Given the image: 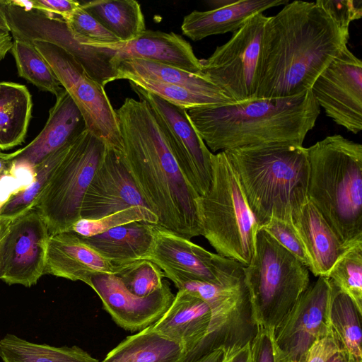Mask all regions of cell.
Segmentation results:
<instances>
[{"label": "cell", "instance_id": "cell-33", "mask_svg": "<svg viewBox=\"0 0 362 362\" xmlns=\"http://www.w3.org/2000/svg\"><path fill=\"white\" fill-rule=\"evenodd\" d=\"M10 52L15 59L18 76L56 98L64 91L50 66L33 43L13 40Z\"/></svg>", "mask_w": 362, "mask_h": 362}, {"label": "cell", "instance_id": "cell-45", "mask_svg": "<svg viewBox=\"0 0 362 362\" xmlns=\"http://www.w3.org/2000/svg\"><path fill=\"white\" fill-rule=\"evenodd\" d=\"M12 219L0 216V279L3 270L4 257Z\"/></svg>", "mask_w": 362, "mask_h": 362}, {"label": "cell", "instance_id": "cell-25", "mask_svg": "<svg viewBox=\"0 0 362 362\" xmlns=\"http://www.w3.org/2000/svg\"><path fill=\"white\" fill-rule=\"evenodd\" d=\"M154 225L132 222L83 239L110 262L115 274L123 267L147 259L153 242Z\"/></svg>", "mask_w": 362, "mask_h": 362}, {"label": "cell", "instance_id": "cell-32", "mask_svg": "<svg viewBox=\"0 0 362 362\" xmlns=\"http://www.w3.org/2000/svg\"><path fill=\"white\" fill-rule=\"evenodd\" d=\"M72 141L51 153L33 168L31 182L11 194L0 206V216L13 219L35 208L41 194L69 151Z\"/></svg>", "mask_w": 362, "mask_h": 362}, {"label": "cell", "instance_id": "cell-27", "mask_svg": "<svg viewBox=\"0 0 362 362\" xmlns=\"http://www.w3.org/2000/svg\"><path fill=\"white\" fill-rule=\"evenodd\" d=\"M32 96L22 84L0 83V151L25 141L32 117Z\"/></svg>", "mask_w": 362, "mask_h": 362}, {"label": "cell", "instance_id": "cell-5", "mask_svg": "<svg viewBox=\"0 0 362 362\" xmlns=\"http://www.w3.org/2000/svg\"><path fill=\"white\" fill-rule=\"evenodd\" d=\"M308 198L346 247L362 243V145L339 134L306 148Z\"/></svg>", "mask_w": 362, "mask_h": 362}, {"label": "cell", "instance_id": "cell-4", "mask_svg": "<svg viewBox=\"0 0 362 362\" xmlns=\"http://www.w3.org/2000/svg\"><path fill=\"white\" fill-rule=\"evenodd\" d=\"M259 227L271 218L290 221L307 197L309 160L303 146L276 144L224 151Z\"/></svg>", "mask_w": 362, "mask_h": 362}, {"label": "cell", "instance_id": "cell-43", "mask_svg": "<svg viewBox=\"0 0 362 362\" xmlns=\"http://www.w3.org/2000/svg\"><path fill=\"white\" fill-rule=\"evenodd\" d=\"M341 351L332 331L316 340L309 349L304 362H327L338 351Z\"/></svg>", "mask_w": 362, "mask_h": 362}, {"label": "cell", "instance_id": "cell-21", "mask_svg": "<svg viewBox=\"0 0 362 362\" xmlns=\"http://www.w3.org/2000/svg\"><path fill=\"white\" fill-rule=\"evenodd\" d=\"M45 274L88 285L92 277L115 274V272L110 262L89 246L82 236L65 231L49 236Z\"/></svg>", "mask_w": 362, "mask_h": 362}, {"label": "cell", "instance_id": "cell-34", "mask_svg": "<svg viewBox=\"0 0 362 362\" xmlns=\"http://www.w3.org/2000/svg\"><path fill=\"white\" fill-rule=\"evenodd\" d=\"M325 277L347 295L362 314V243L347 248Z\"/></svg>", "mask_w": 362, "mask_h": 362}, {"label": "cell", "instance_id": "cell-11", "mask_svg": "<svg viewBox=\"0 0 362 362\" xmlns=\"http://www.w3.org/2000/svg\"><path fill=\"white\" fill-rule=\"evenodd\" d=\"M31 43L49 64L80 110L86 129L107 146L122 152L117 115L105 87L92 78L83 66L63 49L46 42Z\"/></svg>", "mask_w": 362, "mask_h": 362}, {"label": "cell", "instance_id": "cell-26", "mask_svg": "<svg viewBox=\"0 0 362 362\" xmlns=\"http://www.w3.org/2000/svg\"><path fill=\"white\" fill-rule=\"evenodd\" d=\"M177 342L158 333L151 325L128 336L101 362H188Z\"/></svg>", "mask_w": 362, "mask_h": 362}, {"label": "cell", "instance_id": "cell-23", "mask_svg": "<svg viewBox=\"0 0 362 362\" xmlns=\"http://www.w3.org/2000/svg\"><path fill=\"white\" fill-rule=\"evenodd\" d=\"M291 217L308 255L310 272L317 277L326 276L349 247L308 197L292 208Z\"/></svg>", "mask_w": 362, "mask_h": 362}, {"label": "cell", "instance_id": "cell-17", "mask_svg": "<svg viewBox=\"0 0 362 362\" xmlns=\"http://www.w3.org/2000/svg\"><path fill=\"white\" fill-rule=\"evenodd\" d=\"M132 206L148 207L122 152L107 146L103 159L83 197L81 218L98 219Z\"/></svg>", "mask_w": 362, "mask_h": 362}, {"label": "cell", "instance_id": "cell-15", "mask_svg": "<svg viewBox=\"0 0 362 362\" xmlns=\"http://www.w3.org/2000/svg\"><path fill=\"white\" fill-rule=\"evenodd\" d=\"M310 90L336 124L358 134L362 129V62L346 47L319 75Z\"/></svg>", "mask_w": 362, "mask_h": 362}, {"label": "cell", "instance_id": "cell-6", "mask_svg": "<svg viewBox=\"0 0 362 362\" xmlns=\"http://www.w3.org/2000/svg\"><path fill=\"white\" fill-rule=\"evenodd\" d=\"M211 182L200 197L202 235L219 255L247 266L259 226L238 176L224 151L212 153Z\"/></svg>", "mask_w": 362, "mask_h": 362}, {"label": "cell", "instance_id": "cell-20", "mask_svg": "<svg viewBox=\"0 0 362 362\" xmlns=\"http://www.w3.org/2000/svg\"><path fill=\"white\" fill-rule=\"evenodd\" d=\"M95 43L114 52L112 64L116 70L122 61L140 59L200 74V59L195 56L192 46L173 32L146 30L128 42Z\"/></svg>", "mask_w": 362, "mask_h": 362}, {"label": "cell", "instance_id": "cell-53", "mask_svg": "<svg viewBox=\"0 0 362 362\" xmlns=\"http://www.w3.org/2000/svg\"><path fill=\"white\" fill-rule=\"evenodd\" d=\"M1 83V82H0Z\"/></svg>", "mask_w": 362, "mask_h": 362}, {"label": "cell", "instance_id": "cell-37", "mask_svg": "<svg viewBox=\"0 0 362 362\" xmlns=\"http://www.w3.org/2000/svg\"><path fill=\"white\" fill-rule=\"evenodd\" d=\"M144 221L151 224H158L156 214L148 207L132 206L98 219L78 220L70 231L88 238L105 232L110 229L132 222Z\"/></svg>", "mask_w": 362, "mask_h": 362}, {"label": "cell", "instance_id": "cell-3", "mask_svg": "<svg viewBox=\"0 0 362 362\" xmlns=\"http://www.w3.org/2000/svg\"><path fill=\"white\" fill-rule=\"evenodd\" d=\"M320 112L310 90L291 97L255 98L187 111L213 152L276 144L303 146Z\"/></svg>", "mask_w": 362, "mask_h": 362}, {"label": "cell", "instance_id": "cell-36", "mask_svg": "<svg viewBox=\"0 0 362 362\" xmlns=\"http://www.w3.org/2000/svg\"><path fill=\"white\" fill-rule=\"evenodd\" d=\"M115 275L131 293L140 297L158 291L165 281L162 270L148 259L139 260L123 267Z\"/></svg>", "mask_w": 362, "mask_h": 362}, {"label": "cell", "instance_id": "cell-44", "mask_svg": "<svg viewBox=\"0 0 362 362\" xmlns=\"http://www.w3.org/2000/svg\"><path fill=\"white\" fill-rule=\"evenodd\" d=\"M251 339L226 346L219 362H252Z\"/></svg>", "mask_w": 362, "mask_h": 362}, {"label": "cell", "instance_id": "cell-47", "mask_svg": "<svg viewBox=\"0 0 362 362\" xmlns=\"http://www.w3.org/2000/svg\"><path fill=\"white\" fill-rule=\"evenodd\" d=\"M226 346H219L205 354L204 362H219Z\"/></svg>", "mask_w": 362, "mask_h": 362}, {"label": "cell", "instance_id": "cell-16", "mask_svg": "<svg viewBox=\"0 0 362 362\" xmlns=\"http://www.w3.org/2000/svg\"><path fill=\"white\" fill-rule=\"evenodd\" d=\"M49 234L45 221L34 208L11 220L1 280L30 287L45 274Z\"/></svg>", "mask_w": 362, "mask_h": 362}, {"label": "cell", "instance_id": "cell-13", "mask_svg": "<svg viewBox=\"0 0 362 362\" xmlns=\"http://www.w3.org/2000/svg\"><path fill=\"white\" fill-rule=\"evenodd\" d=\"M139 98L145 100L162 127L169 148L182 173L199 196L211 182V153L194 127L187 111L130 84Z\"/></svg>", "mask_w": 362, "mask_h": 362}, {"label": "cell", "instance_id": "cell-10", "mask_svg": "<svg viewBox=\"0 0 362 362\" xmlns=\"http://www.w3.org/2000/svg\"><path fill=\"white\" fill-rule=\"evenodd\" d=\"M268 19L263 13L253 15L209 58L200 59V74L235 103L255 98L261 42Z\"/></svg>", "mask_w": 362, "mask_h": 362}, {"label": "cell", "instance_id": "cell-19", "mask_svg": "<svg viewBox=\"0 0 362 362\" xmlns=\"http://www.w3.org/2000/svg\"><path fill=\"white\" fill-rule=\"evenodd\" d=\"M83 117L69 94L64 91L56 98L47 122L40 134L28 145L12 153L0 152L9 162L10 174L33 172V168L51 153L72 141L86 129Z\"/></svg>", "mask_w": 362, "mask_h": 362}, {"label": "cell", "instance_id": "cell-9", "mask_svg": "<svg viewBox=\"0 0 362 362\" xmlns=\"http://www.w3.org/2000/svg\"><path fill=\"white\" fill-rule=\"evenodd\" d=\"M0 3L13 40L46 42L63 49L104 87L116 80L112 50L93 42L78 41L61 17L27 8L21 1L0 0Z\"/></svg>", "mask_w": 362, "mask_h": 362}, {"label": "cell", "instance_id": "cell-50", "mask_svg": "<svg viewBox=\"0 0 362 362\" xmlns=\"http://www.w3.org/2000/svg\"><path fill=\"white\" fill-rule=\"evenodd\" d=\"M235 0H216V1H209V4L211 6H213L214 8H221L223 6H226L227 5H229L234 2Z\"/></svg>", "mask_w": 362, "mask_h": 362}, {"label": "cell", "instance_id": "cell-38", "mask_svg": "<svg viewBox=\"0 0 362 362\" xmlns=\"http://www.w3.org/2000/svg\"><path fill=\"white\" fill-rule=\"evenodd\" d=\"M62 19L77 39L100 43L120 42L115 35L83 9L81 4L70 15Z\"/></svg>", "mask_w": 362, "mask_h": 362}, {"label": "cell", "instance_id": "cell-30", "mask_svg": "<svg viewBox=\"0 0 362 362\" xmlns=\"http://www.w3.org/2000/svg\"><path fill=\"white\" fill-rule=\"evenodd\" d=\"M330 282L329 317L332 333L346 362H362V314L351 298Z\"/></svg>", "mask_w": 362, "mask_h": 362}, {"label": "cell", "instance_id": "cell-46", "mask_svg": "<svg viewBox=\"0 0 362 362\" xmlns=\"http://www.w3.org/2000/svg\"><path fill=\"white\" fill-rule=\"evenodd\" d=\"M13 37L10 33L0 30V61L3 60L11 51Z\"/></svg>", "mask_w": 362, "mask_h": 362}, {"label": "cell", "instance_id": "cell-51", "mask_svg": "<svg viewBox=\"0 0 362 362\" xmlns=\"http://www.w3.org/2000/svg\"><path fill=\"white\" fill-rule=\"evenodd\" d=\"M327 362H346L344 354L341 351H338L334 355L331 356Z\"/></svg>", "mask_w": 362, "mask_h": 362}, {"label": "cell", "instance_id": "cell-18", "mask_svg": "<svg viewBox=\"0 0 362 362\" xmlns=\"http://www.w3.org/2000/svg\"><path fill=\"white\" fill-rule=\"evenodd\" d=\"M88 286L99 296L116 324L131 332L140 331L156 322L175 297L166 280L160 289L144 297L131 293L115 274L95 276Z\"/></svg>", "mask_w": 362, "mask_h": 362}, {"label": "cell", "instance_id": "cell-41", "mask_svg": "<svg viewBox=\"0 0 362 362\" xmlns=\"http://www.w3.org/2000/svg\"><path fill=\"white\" fill-rule=\"evenodd\" d=\"M251 347L252 362H284L275 340L274 328H256Z\"/></svg>", "mask_w": 362, "mask_h": 362}, {"label": "cell", "instance_id": "cell-39", "mask_svg": "<svg viewBox=\"0 0 362 362\" xmlns=\"http://www.w3.org/2000/svg\"><path fill=\"white\" fill-rule=\"evenodd\" d=\"M259 228L269 233L310 271L308 255L292 219L288 221L273 217Z\"/></svg>", "mask_w": 362, "mask_h": 362}, {"label": "cell", "instance_id": "cell-49", "mask_svg": "<svg viewBox=\"0 0 362 362\" xmlns=\"http://www.w3.org/2000/svg\"><path fill=\"white\" fill-rule=\"evenodd\" d=\"M11 165L8 161L0 158V178L9 175Z\"/></svg>", "mask_w": 362, "mask_h": 362}, {"label": "cell", "instance_id": "cell-22", "mask_svg": "<svg viewBox=\"0 0 362 362\" xmlns=\"http://www.w3.org/2000/svg\"><path fill=\"white\" fill-rule=\"evenodd\" d=\"M211 311L208 305L184 289H178L164 314L152 328L179 343L189 356L208 339Z\"/></svg>", "mask_w": 362, "mask_h": 362}, {"label": "cell", "instance_id": "cell-14", "mask_svg": "<svg viewBox=\"0 0 362 362\" xmlns=\"http://www.w3.org/2000/svg\"><path fill=\"white\" fill-rule=\"evenodd\" d=\"M331 297L330 281L318 276L274 328L275 340L284 362H304L313 343L332 331Z\"/></svg>", "mask_w": 362, "mask_h": 362}, {"label": "cell", "instance_id": "cell-35", "mask_svg": "<svg viewBox=\"0 0 362 362\" xmlns=\"http://www.w3.org/2000/svg\"><path fill=\"white\" fill-rule=\"evenodd\" d=\"M129 84L146 90L169 103L189 110L216 105H223L233 102L227 96H217L191 90L182 86L146 79H131Z\"/></svg>", "mask_w": 362, "mask_h": 362}, {"label": "cell", "instance_id": "cell-28", "mask_svg": "<svg viewBox=\"0 0 362 362\" xmlns=\"http://www.w3.org/2000/svg\"><path fill=\"white\" fill-rule=\"evenodd\" d=\"M146 79L182 86L199 93L227 96L199 74L152 61L131 59L122 61L117 68L116 80ZM228 97V96H227Z\"/></svg>", "mask_w": 362, "mask_h": 362}, {"label": "cell", "instance_id": "cell-48", "mask_svg": "<svg viewBox=\"0 0 362 362\" xmlns=\"http://www.w3.org/2000/svg\"><path fill=\"white\" fill-rule=\"evenodd\" d=\"M0 30L10 33V28L6 20V14L2 5L0 3Z\"/></svg>", "mask_w": 362, "mask_h": 362}, {"label": "cell", "instance_id": "cell-1", "mask_svg": "<svg viewBox=\"0 0 362 362\" xmlns=\"http://www.w3.org/2000/svg\"><path fill=\"white\" fill-rule=\"evenodd\" d=\"M349 39V30L315 1L285 4L264 26L255 98H286L310 90Z\"/></svg>", "mask_w": 362, "mask_h": 362}, {"label": "cell", "instance_id": "cell-7", "mask_svg": "<svg viewBox=\"0 0 362 362\" xmlns=\"http://www.w3.org/2000/svg\"><path fill=\"white\" fill-rule=\"evenodd\" d=\"M244 267L250 315L256 328H275L310 285L308 269L262 229Z\"/></svg>", "mask_w": 362, "mask_h": 362}, {"label": "cell", "instance_id": "cell-2", "mask_svg": "<svg viewBox=\"0 0 362 362\" xmlns=\"http://www.w3.org/2000/svg\"><path fill=\"white\" fill-rule=\"evenodd\" d=\"M139 99L127 98L116 110L124 162L158 225L187 239L202 235L201 196L180 169L150 105Z\"/></svg>", "mask_w": 362, "mask_h": 362}, {"label": "cell", "instance_id": "cell-52", "mask_svg": "<svg viewBox=\"0 0 362 362\" xmlns=\"http://www.w3.org/2000/svg\"><path fill=\"white\" fill-rule=\"evenodd\" d=\"M205 354L204 355H202V356H200L199 358H197L196 360H194L193 361H190V362H204V358H205Z\"/></svg>", "mask_w": 362, "mask_h": 362}, {"label": "cell", "instance_id": "cell-24", "mask_svg": "<svg viewBox=\"0 0 362 362\" xmlns=\"http://www.w3.org/2000/svg\"><path fill=\"white\" fill-rule=\"evenodd\" d=\"M288 2V0H235L221 8L193 11L184 17L181 30L183 35L194 41L214 35L234 33L253 15Z\"/></svg>", "mask_w": 362, "mask_h": 362}, {"label": "cell", "instance_id": "cell-29", "mask_svg": "<svg viewBox=\"0 0 362 362\" xmlns=\"http://www.w3.org/2000/svg\"><path fill=\"white\" fill-rule=\"evenodd\" d=\"M81 5L120 42L130 41L146 30L144 16L136 1L95 0Z\"/></svg>", "mask_w": 362, "mask_h": 362}, {"label": "cell", "instance_id": "cell-8", "mask_svg": "<svg viewBox=\"0 0 362 362\" xmlns=\"http://www.w3.org/2000/svg\"><path fill=\"white\" fill-rule=\"evenodd\" d=\"M106 148L86 129L73 140L35 206L49 235L70 231L81 219L83 197Z\"/></svg>", "mask_w": 362, "mask_h": 362}, {"label": "cell", "instance_id": "cell-40", "mask_svg": "<svg viewBox=\"0 0 362 362\" xmlns=\"http://www.w3.org/2000/svg\"><path fill=\"white\" fill-rule=\"evenodd\" d=\"M315 2L342 29L349 30L350 23L362 16V1L360 0H317Z\"/></svg>", "mask_w": 362, "mask_h": 362}, {"label": "cell", "instance_id": "cell-31", "mask_svg": "<svg viewBox=\"0 0 362 362\" xmlns=\"http://www.w3.org/2000/svg\"><path fill=\"white\" fill-rule=\"evenodd\" d=\"M0 357L4 362H99L77 346L35 344L13 334L0 339Z\"/></svg>", "mask_w": 362, "mask_h": 362}, {"label": "cell", "instance_id": "cell-42", "mask_svg": "<svg viewBox=\"0 0 362 362\" xmlns=\"http://www.w3.org/2000/svg\"><path fill=\"white\" fill-rule=\"evenodd\" d=\"M23 3L27 8L58 16L62 18L70 15L81 4L74 0H33Z\"/></svg>", "mask_w": 362, "mask_h": 362}, {"label": "cell", "instance_id": "cell-12", "mask_svg": "<svg viewBox=\"0 0 362 362\" xmlns=\"http://www.w3.org/2000/svg\"><path fill=\"white\" fill-rule=\"evenodd\" d=\"M147 259L155 263L175 287L199 281L223 286L244 281V265L211 252L179 234L156 224Z\"/></svg>", "mask_w": 362, "mask_h": 362}]
</instances>
